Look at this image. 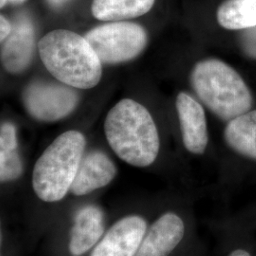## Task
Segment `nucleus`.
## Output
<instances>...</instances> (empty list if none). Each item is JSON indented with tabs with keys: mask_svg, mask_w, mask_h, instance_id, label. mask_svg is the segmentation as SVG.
<instances>
[{
	"mask_svg": "<svg viewBox=\"0 0 256 256\" xmlns=\"http://www.w3.org/2000/svg\"><path fill=\"white\" fill-rule=\"evenodd\" d=\"M102 64H120L140 54L148 44L146 30L135 23L112 22L94 28L86 36Z\"/></svg>",
	"mask_w": 256,
	"mask_h": 256,
	"instance_id": "nucleus-5",
	"label": "nucleus"
},
{
	"mask_svg": "<svg viewBox=\"0 0 256 256\" xmlns=\"http://www.w3.org/2000/svg\"><path fill=\"white\" fill-rule=\"evenodd\" d=\"M176 111L184 146L192 154H204L209 136L206 115L202 104L188 93L182 92L176 98Z\"/></svg>",
	"mask_w": 256,
	"mask_h": 256,
	"instance_id": "nucleus-9",
	"label": "nucleus"
},
{
	"mask_svg": "<svg viewBox=\"0 0 256 256\" xmlns=\"http://www.w3.org/2000/svg\"><path fill=\"white\" fill-rule=\"evenodd\" d=\"M38 52L46 70L58 82L90 90L101 81V60L86 37L76 32L54 30L40 40Z\"/></svg>",
	"mask_w": 256,
	"mask_h": 256,
	"instance_id": "nucleus-2",
	"label": "nucleus"
},
{
	"mask_svg": "<svg viewBox=\"0 0 256 256\" xmlns=\"http://www.w3.org/2000/svg\"><path fill=\"white\" fill-rule=\"evenodd\" d=\"M25 0H10V2L14 3V4H20V3H23Z\"/></svg>",
	"mask_w": 256,
	"mask_h": 256,
	"instance_id": "nucleus-22",
	"label": "nucleus"
},
{
	"mask_svg": "<svg viewBox=\"0 0 256 256\" xmlns=\"http://www.w3.org/2000/svg\"><path fill=\"white\" fill-rule=\"evenodd\" d=\"M104 232L102 210L94 205L84 206L77 212L72 230L70 252L74 256H81L97 244Z\"/></svg>",
	"mask_w": 256,
	"mask_h": 256,
	"instance_id": "nucleus-12",
	"label": "nucleus"
},
{
	"mask_svg": "<svg viewBox=\"0 0 256 256\" xmlns=\"http://www.w3.org/2000/svg\"><path fill=\"white\" fill-rule=\"evenodd\" d=\"M34 50V26L26 16H20L16 20L10 34L4 40L1 50L2 64L10 74H22L32 64Z\"/></svg>",
	"mask_w": 256,
	"mask_h": 256,
	"instance_id": "nucleus-8",
	"label": "nucleus"
},
{
	"mask_svg": "<svg viewBox=\"0 0 256 256\" xmlns=\"http://www.w3.org/2000/svg\"><path fill=\"white\" fill-rule=\"evenodd\" d=\"M50 2V4L52 6H54V7H60L62 5H64V3L68 1V0H48Z\"/></svg>",
	"mask_w": 256,
	"mask_h": 256,
	"instance_id": "nucleus-20",
	"label": "nucleus"
},
{
	"mask_svg": "<svg viewBox=\"0 0 256 256\" xmlns=\"http://www.w3.org/2000/svg\"><path fill=\"white\" fill-rule=\"evenodd\" d=\"M9 2L10 0H1V2H0V7H1V8H4Z\"/></svg>",
	"mask_w": 256,
	"mask_h": 256,
	"instance_id": "nucleus-21",
	"label": "nucleus"
},
{
	"mask_svg": "<svg viewBox=\"0 0 256 256\" xmlns=\"http://www.w3.org/2000/svg\"><path fill=\"white\" fill-rule=\"evenodd\" d=\"M185 234L182 220L173 212H167L144 238L136 256H168L180 245Z\"/></svg>",
	"mask_w": 256,
	"mask_h": 256,
	"instance_id": "nucleus-10",
	"label": "nucleus"
},
{
	"mask_svg": "<svg viewBox=\"0 0 256 256\" xmlns=\"http://www.w3.org/2000/svg\"><path fill=\"white\" fill-rule=\"evenodd\" d=\"M191 84L205 106L223 120L230 122L252 108L254 98L243 78L218 59H207L196 64Z\"/></svg>",
	"mask_w": 256,
	"mask_h": 256,
	"instance_id": "nucleus-3",
	"label": "nucleus"
},
{
	"mask_svg": "<svg viewBox=\"0 0 256 256\" xmlns=\"http://www.w3.org/2000/svg\"><path fill=\"white\" fill-rule=\"evenodd\" d=\"M218 21L227 30L256 27V0H228L218 10Z\"/></svg>",
	"mask_w": 256,
	"mask_h": 256,
	"instance_id": "nucleus-16",
	"label": "nucleus"
},
{
	"mask_svg": "<svg viewBox=\"0 0 256 256\" xmlns=\"http://www.w3.org/2000/svg\"><path fill=\"white\" fill-rule=\"evenodd\" d=\"M146 230V221L142 218H124L108 230L90 256H136Z\"/></svg>",
	"mask_w": 256,
	"mask_h": 256,
	"instance_id": "nucleus-7",
	"label": "nucleus"
},
{
	"mask_svg": "<svg viewBox=\"0 0 256 256\" xmlns=\"http://www.w3.org/2000/svg\"><path fill=\"white\" fill-rule=\"evenodd\" d=\"M12 30V24L8 21V19L4 18L3 16H1V18H0V40H1V42H3L4 40H6L8 38Z\"/></svg>",
	"mask_w": 256,
	"mask_h": 256,
	"instance_id": "nucleus-18",
	"label": "nucleus"
},
{
	"mask_svg": "<svg viewBox=\"0 0 256 256\" xmlns=\"http://www.w3.org/2000/svg\"><path fill=\"white\" fill-rule=\"evenodd\" d=\"M79 94L63 82L36 81L23 92L28 115L39 122H54L70 116L79 104Z\"/></svg>",
	"mask_w": 256,
	"mask_h": 256,
	"instance_id": "nucleus-6",
	"label": "nucleus"
},
{
	"mask_svg": "<svg viewBox=\"0 0 256 256\" xmlns=\"http://www.w3.org/2000/svg\"><path fill=\"white\" fill-rule=\"evenodd\" d=\"M117 168L101 151H90L82 156L70 192L82 196L108 185L116 176Z\"/></svg>",
	"mask_w": 256,
	"mask_h": 256,
	"instance_id": "nucleus-11",
	"label": "nucleus"
},
{
	"mask_svg": "<svg viewBox=\"0 0 256 256\" xmlns=\"http://www.w3.org/2000/svg\"><path fill=\"white\" fill-rule=\"evenodd\" d=\"M104 132L112 150L128 164L142 168L155 162L160 147L158 131L140 102L120 101L106 116Z\"/></svg>",
	"mask_w": 256,
	"mask_h": 256,
	"instance_id": "nucleus-1",
	"label": "nucleus"
},
{
	"mask_svg": "<svg viewBox=\"0 0 256 256\" xmlns=\"http://www.w3.org/2000/svg\"><path fill=\"white\" fill-rule=\"evenodd\" d=\"M156 0H93L92 14L101 21L119 22L146 14Z\"/></svg>",
	"mask_w": 256,
	"mask_h": 256,
	"instance_id": "nucleus-14",
	"label": "nucleus"
},
{
	"mask_svg": "<svg viewBox=\"0 0 256 256\" xmlns=\"http://www.w3.org/2000/svg\"><path fill=\"white\" fill-rule=\"evenodd\" d=\"M22 173L16 128L10 122H5L0 130V180L2 183L16 180Z\"/></svg>",
	"mask_w": 256,
	"mask_h": 256,
	"instance_id": "nucleus-15",
	"label": "nucleus"
},
{
	"mask_svg": "<svg viewBox=\"0 0 256 256\" xmlns=\"http://www.w3.org/2000/svg\"><path fill=\"white\" fill-rule=\"evenodd\" d=\"M250 30L243 36V48L250 57L256 59V27L250 28Z\"/></svg>",
	"mask_w": 256,
	"mask_h": 256,
	"instance_id": "nucleus-17",
	"label": "nucleus"
},
{
	"mask_svg": "<svg viewBox=\"0 0 256 256\" xmlns=\"http://www.w3.org/2000/svg\"><path fill=\"white\" fill-rule=\"evenodd\" d=\"M229 256H252L248 252L244 250H236L232 252Z\"/></svg>",
	"mask_w": 256,
	"mask_h": 256,
	"instance_id": "nucleus-19",
	"label": "nucleus"
},
{
	"mask_svg": "<svg viewBox=\"0 0 256 256\" xmlns=\"http://www.w3.org/2000/svg\"><path fill=\"white\" fill-rule=\"evenodd\" d=\"M86 144L82 133L72 130L60 135L46 148L32 174V187L41 200L60 202L70 191Z\"/></svg>",
	"mask_w": 256,
	"mask_h": 256,
	"instance_id": "nucleus-4",
	"label": "nucleus"
},
{
	"mask_svg": "<svg viewBox=\"0 0 256 256\" xmlns=\"http://www.w3.org/2000/svg\"><path fill=\"white\" fill-rule=\"evenodd\" d=\"M224 138L239 155L256 160V110L232 120L225 129Z\"/></svg>",
	"mask_w": 256,
	"mask_h": 256,
	"instance_id": "nucleus-13",
	"label": "nucleus"
}]
</instances>
